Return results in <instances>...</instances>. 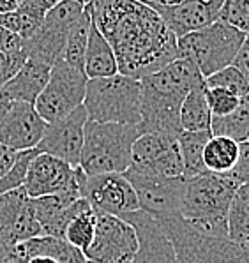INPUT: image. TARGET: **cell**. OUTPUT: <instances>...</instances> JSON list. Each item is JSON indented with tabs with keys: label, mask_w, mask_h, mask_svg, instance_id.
<instances>
[{
	"label": "cell",
	"mask_w": 249,
	"mask_h": 263,
	"mask_svg": "<svg viewBox=\"0 0 249 263\" xmlns=\"http://www.w3.org/2000/svg\"><path fill=\"white\" fill-rule=\"evenodd\" d=\"M85 7L110 43L120 74L142 80L179 59L174 32L142 0H90Z\"/></svg>",
	"instance_id": "6da1fadb"
},
{
	"label": "cell",
	"mask_w": 249,
	"mask_h": 263,
	"mask_svg": "<svg viewBox=\"0 0 249 263\" xmlns=\"http://www.w3.org/2000/svg\"><path fill=\"white\" fill-rule=\"evenodd\" d=\"M142 82V119L140 135L179 136L182 133L179 111L184 97L191 90L205 85V78L186 59H175L159 71L140 80Z\"/></svg>",
	"instance_id": "7a4b0ae2"
},
{
	"label": "cell",
	"mask_w": 249,
	"mask_h": 263,
	"mask_svg": "<svg viewBox=\"0 0 249 263\" xmlns=\"http://www.w3.org/2000/svg\"><path fill=\"white\" fill-rule=\"evenodd\" d=\"M239 185L230 173L205 172L186 179L179 216L200 233L226 237L228 207Z\"/></svg>",
	"instance_id": "3957f363"
},
{
	"label": "cell",
	"mask_w": 249,
	"mask_h": 263,
	"mask_svg": "<svg viewBox=\"0 0 249 263\" xmlns=\"http://www.w3.org/2000/svg\"><path fill=\"white\" fill-rule=\"evenodd\" d=\"M83 108L92 122L138 125L142 119V82L120 72L88 80Z\"/></svg>",
	"instance_id": "277c9868"
},
{
	"label": "cell",
	"mask_w": 249,
	"mask_h": 263,
	"mask_svg": "<svg viewBox=\"0 0 249 263\" xmlns=\"http://www.w3.org/2000/svg\"><path fill=\"white\" fill-rule=\"evenodd\" d=\"M138 136V125L101 124L87 120L78 166L87 177L124 173L131 166L132 143Z\"/></svg>",
	"instance_id": "5b68a950"
},
{
	"label": "cell",
	"mask_w": 249,
	"mask_h": 263,
	"mask_svg": "<svg viewBox=\"0 0 249 263\" xmlns=\"http://www.w3.org/2000/svg\"><path fill=\"white\" fill-rule=\"evenodd\" d=\"M158 221L174 246L177 263H249V248L228 237L200 233L179 214H168Z\"/></svg>",
	"instance_id": "8992f818"
},
{
	"label": "cell",
	"mask_w": 249,
	"mask_h": 263,
	"mask_svg": "<svg viewBox=\"0 0 249 263\" xmlns=\"http://www.w3.org/2000/svg\"><path fill=\"white\" fill-rule=\"evenodd\" d=\"M244 39L246 34L239 28L214 22L202 30L177 39V53L179 59L189 60L203 78H208L214 72L232 66Z\"/></svg>",
	"instance_id": "52a82bcc"
},
{
	"label": "cell",
	"mask_w": 249,
	"mask_h": 263,
	"mask_svg": "<svg viewBox=\"0 0 249 263\" xmlns=\"http://www.w3.org/2000/svg\"><path fill=\"white\" fill-rule=\"evenodd\" d=\"M88 78L85 72L64 62L51 66L46 87L35 99L34 108L46 124L57 122L83 104Z\"/></svg>",
	"instance_id": "ba28073f"
},
{
	"label": "cell",
	"mask_w": 249,
	"mask_h": 263,
	"mask_svg": "<svg viewBox=\"0 0 249 263\" xmlns=\"http://www.w3.org/2000/svg\"><path fill=\"white\" fill-rule=\"evenodd\" d=\"M83 9L85 6L74 0H62L51 6L39 30L30 39L23 41V51L27 59L39 60L48 66H53L57 60L62 59L69 30L83 13Z\"/></svg>",
	"instance_id": "9c48e42d"
},
{
	"label": "cell",
	"mask_w": 249,
	"mask_h": 263,
	"mask_svg": "<svg viewBox=\"0 0 249 263\" xmlns=\"http://www.w3.org/2000/svg\"><path fill=\"white\" fill-rule=\"evenodd\" d=\"M83 179L85 173L80 166H71L50 154L35 152L27 168L22 187L30 198L62 193H78L82 196Z\"/></svg>",
	"instance_id": "30bf717a"
},
{
	"label": "cell",
	"mask_w": 249,
	"mask_h": 263,
	"mask_svg": "<svg viewBox=\"0 0 249 263\" xmlns=\"http://www.w3.org/2000/svg\"><path fill=\"white\" fill-rule=\"evenodd\" d=\"M138 251L135 228L122 217L95 214V233L85 258L95 263H131Z\"/></svg>",
	"instance_id": "8fae6325"
},
{
	"label": "cell",
	"mask_w": 249,
	"mask_h": 263,
	"mask_svg": "<svg viewBox=\"0 0 249 263\" xmlns=\"http://www.w3.org/2000/svg\"><path fill=\"white\" fill-rule=\"evenodd\" d=\"M82 198L95 214L124 217L140 210L138 198L124 173H103L83 179Z\"/></svg>",
	"instance_id": "7c38bea8"
},
{
	"label": "cell",
	"mask_w": 249,
	"mask_h": 263,
	"mask_svg": "<svg viewBox=\"0 0 249 263\" xmlns=\"http://www.w3.org/2000/svg\"><path fill=\"white\" fill-rule=\"evenodd\" d=\"M131 170L158 177H184L177 136L143 133L132 143Z\"/></svg>",
	"instance_id": "4fadbf2b"
},
{
	"label": "cell",
	"mask_w": 249,
	"mask_h": 263,
	"mask_svg": "<svg viewBox=\"0 0 249 263\" xmlns=\"http://www.w3.org/2000/svg\"><path fill=\"white\" fill-rule=\"evenodd\" d=\"M124 177L129 180L138 198L140 210L150 214L152 217H163L168 214H179L182 201L186 179L184 177H158L140 173L127 168Z\"/></svg>",
	"instance_id": "5bb4252c"
},
{
	"label": "cell",
	"mask_w": 249,
	"mask_h": 263,
	"mask_svg": "<svg viewBox=\"0 0 249 263\" xmlns=\"http://www.w3.org/2000/svg\"><path fill=\"white\" fill-rule=\"evenodd\" d=\"M87 120V111L82 104L64 119L48 124L43 140L39 141L35 151L50 154V156L57 157V159L71 164V166H78L83 148Z\"/></svg>",
	"instance_id": "9a60e30c"
},
{
	"label": "cell",
	"mask_w": 249,
	"mask_h": 263,
	"mask_svg": "<svg viewBox=\"0 0 249 263\" xmlns=\"http://www.w3.org/2000/svg\"><path fill=\"white\" fill-rule=\"evenodd\" d=\"M41 235V226L34 216L32 198L23 187L0 194V238L9 246L22 244Z\"/></svg>",
	"instance_id": "2e32d148"
},
{
	"label": "cell",
	"mask_w": 249,
	"mask_h": 263,
	"mask_svg": "<svg viewBox=\"0 0 249 263\" xmlns=\"http://www.w3.org/2000/svg\"><path fill=\"white\" fill-rule=\"evenodd\" d=\"M46 125L34 104L11 103L9 110L0 119V143L16 152L35 151Z\"/></svg>",
	"instance_id": "e0dca14e"
},
{
	"label": "cell",
	"mask_w": 249,
	"mask_h": 263,
	"mask_svg": "<svg viewBox=\"0 0 249 263\" xmlns=\"http://www.w3.org/2000/svg\"><path fill=\"white\" fill-rule=\"evenodd\" d=\"M122 219L129 222L138 237V251L131 263H177L174 246L156 217L136 210Z\"/></svg>",
	"instance_id": "ac0fdd59"
},
{
	"label": "cell",
	"mask_w": 249,
	"mask_h": 263,
	"mask_svg": "<svg viewBox=\"0 0 249 263\" xmlns=\"http://www.w3.org/2000/svg\"><path fill=\"white\" fill-rule=\"evenodd\" d=\"M156 11L177 39L212 25L219 16V11L212 9L203 0H180L174 6L156 7Z\"/></svg>",
	"instance_id": "d6986e66"
},
{
	"label": "cell",
	"mask_w": 249,
	"mask_h": 263,
	"mask_svg": "<svg viewBox=\"0 0 249 263\" xmlns=\"http://www.w3.org/2000/svg\"><path fill=\"white\" fill-rule=\"evenodd\" d=\"M50 71L51 66H48V64H43L34 59H27L18 72L4 85L0 96L9 99L11 103L34 104L39 94L43 92V88L46 87Z\"/></svg>",
	"instance_id": "ffe728a7"
},
{
	"label": "cell",
	"mask_w": 249,
	"mask_h": 263,
	"mask_svg": "<svg viewBox=\"0 0 249 263\" xmlns=\"http://www.w3.org/2000/svg\"><path fill=\"white\" fill-rule=\"evenodd\" d=\"M50 7L51 4L48 0H22L14 11L0 14V25L16 34L22 41H27L39 30Z\"/></svg>",
	"instance_id": "44dd1931"
},
{
	"label": "cell",
	"mask_w": 249,
	"mask_h": 263,
	"mask_svg": "<svg viewBox=\"0 0 249 263\" xmlns=\"http://www.w3.org/2000/svg\"><path fill=\"white\" fill-rule=\"evenodd\" d=\"M83 72L88 80L108 78V76H113L119 72L117 59H115L110 43L94 25H90V32H88V43L85 59H83Z\"/></svg>",
	"instance_id": "7402d4cb"
},
{
	"label": "cell",
	"mask_w": 249,
	"mask_h": 263,
	"mask_svg": "<svg viewBox=\"0 0 249 263\" xmlns=\"http://www.w3.org/2000/svg\"><path fill=\"white\" fill-rule=\"evenodd\" d=\"M212 113L205 99V85L184 97L179 111L180 129L186 133H210Z\"/></svg>",
	"instance_id": "603a6c76"
},
{
	"label": "cell",
	"mask_w": 249,
	"mask_h": 263,
	"mask_svg": "<svg viewBox=\"0 0 249 263\" xmlns=\"http://www.w3.org/2000/svg\"><path fill=\"white\" fill-rule=\"evenodd\" d=\"M240 154V143L226 136H210L203 148V166L210 173H230Z\"/></svg>",
	"instance_id": "cb8c5ba5"
},
{
	"label": "cell",
	"mask_w": 249,
	"mask_h": 263,
	"mask_svg": "<svg viewBox=\"0 0 249 263\" xmlns=\"http://www.w3.org/2000/svg\"><path fill=\"white\" fill-rule=\"evenodd\" d=\"M226 237L242 248H249V184H240L230 201Z\"/></svg>",
	"instance_id": "d4e9b609"
},
{
	"label": "cell",
	"mask_w": 249,
	"mask_h": 263,
	"mask_svg": "<svg viewBox=\"0 0 249 263\" xmlns=\"http://www.w3.org/2000/svg\"><path fill=\"white\" fill-rule=\"evenodd\" d=\"M80 198L82 196L78 193H62L32 198V209H34L35 219L41 226V235L53 237V230L57 226L62 212Z\"/></svg>",
	"instance_id": "484cf974"
},
{
	"label": "cell",
	"mask_w": 249,
	"mask_h": 263,
	"mask_svg": "<svg viewBox=\"0 0 249 263\" xmlns=\"http://www.w3.org/2000/svg\"><path fill=\"white\" fill-rule=\"evenodd\" d=\"M210 133H186L182 131L177 136L179 141V151L182 157L184 166V179L202 175L207 170L203 166V148H205Z\"/></svg>",
	"instance_id": "4316f807"
},
{
	"label": "cell",
	"mask_w": 249,
	"mask_h": 263,
	"mask_svg": "<svg viewBox=\"0 0 249 263\" xmlns=\"http://www.w3.org/2000/svg\"><path fill=\"white\" fill-rule=\"evenodd\" d=\"M212 136H226L239 143L249 138V96L240 101L239 108L224 117H212L210 120Z\"/></svg>",
	"instance_id": "83f0119b"
},
{
	"label": "cell",
	"mask_w": 249,
	"mask_h": 263,
	"mask_svg": "<svg viewBox=\"0 0 249 263\" xmlns=\"http://www.w3.org/2000/svg\"><path fill=\"white\" fill-rule=\"evenodd\" d=\"M90 13L85 7L83 13L80 14V18L76 20V23L71 27L69 35H67L66 48H64L62 60L67 62L69 66L76 67V69L83 71V59H85V50L88 43V32H90Z\"/></svg>",
	"instance_id": "f1b7e54d"
},
{
	"label": "cell",
	"mask_w": 249,
	"mask_h": 263,
	"mask_svg": "<svg viewBox=\"0 0 249 263\" xmlns=\"http://www.w3.org/2000/svg\"><path fill=\"white\" fill-rule=\"evenodd\" d=\"M95 233V212L92 209H87L73 217L64 232V240L71 244L73 248L85 251L92 244V238Z\"/></svg>",
	"instance_id": "f546056e"
},
{
	"label": "cell",
	"mask_w": 249,
	"mask_h": 263,
	"mask_svg": "<svg viewBox=\"0 0 249 263\" xmlns=\"http://www.w3.org/2000/svg\"><path fill=\"white\" fill-rule=\"evenodd\" d=\"M205 87L226 88V90H230L232 94H235L237 97H240V99L249 96L247 82L234 66L224 67V69H221L218 72H214V74H210L208 78H205Z\"/></svg>",
	"instance_id": "4dcf8cb0"
},
{
	"label": "cell",
	"mask_w": 249,
	"mask_h": 263,
	"mask_svg": "<svg viewBox=\"0 0 249 263\" xmlns=\"http://www.w3.org/2000/svg\"><path fill=\"white\" fill-rule=\"evenodd\" d=\"M218 22L239 28L247 34L249 30V0H224L219 11Z\"/></svg>",
	"instance_id": "1f68e13d"
},
{
	"label": "cell",
	"mask_w": 249,
	"mask_h": 263,
	"mask_svg": "<svg viewBox=\"0 0 249 263\" xmlns=\"http://www.w3.org/2000/svg\"><path fill=\"white\" fill-rule=\"evenodd\" d=\"M205 99L208 104L212 117H224L230 115L232 111H235L240 104V97L232 94L226 88L219 87H205Z\"/></svg>",
	"instance_id": "d6a6232c"
},
{
	"label": "cell",
	"mask_w": 249,
	"mask_h": 263,
	"mask_svg": "<svg viewBox=\"0 0 249 263\" xmlns=\"http://www.w3.org/2000/svg\"><path fill=\"white\" fill-rule=\"evenodd\" d=\"M37 151H27L22 152L18 157V161L14 163V166L9 170L4 177H0V194L7 193V191H13L16 187H22L23 180H25V173L27 168L30 164V159L35 156Z\"/></svg>",
	"instance_id": "836d02e7"
},
{
	"label": "cell",
	"mask_w": 249,
	"mask_h": 263,
	"mask_svg": "<svg viewBox=\"0 0 249 263\" xmlns=\"http://www.w3.org/2000/svg\"><path fill=\"white\" fill-rule=\"evenodd\" d=\"M25 60H27V55L23 50L13 51V53H4V51H0V90H2L4 85L18 72L20 67L25 64Z\"/></svg>",
	"instance_id": "e575fe53"
},
{
	"label": "cell",
	"mask_w": 249,
	"mask_h": 263,
	"mask_svg": "<svg viewBox=\"0 0 249 263\" xmlns=\"http://www.w3.org/2000/svg\"><path fill=\"white\" fill-rule=\"evenodd\" d=\"M230 175L239 184H249V140L240 143V154L235 168L230 172Z\"/></svg>",
	"instance_id": "d590c367"
},
{
	"label": "cell",
	"mask_w": 249,
	"mask_h": 263,
	"mask_svg": "<svg viewBox=\"0 0 249 263\" xmlns=\"http://www.w3.org/2000/svg\"><path fill=\"white\" fill-rule=\"evenodd\" d=\"M232 66L244 76V80H246L249 85V35H246L244 43L240 44V48H239V51H237Z\"/></svg>",
	"instance_id": "8d00e7d4"
},
{
	"label": "cell",
	"mask_w": 249,
	"mask_h": 263,
	"mask_svg": "<svg viewBox=\"0 0 249 263\" xmlns=\"http://www.w3.org/2000/svg\"><path fill=\"white\" fill-rule=\"evenodd\" d=\"M23 50V41L11 30L0 25V51L4 53H13V51Z\"/></svg>",
	"instance_id": "74e56055"
},
{
	"label": "cell",
	"mask_w": 249,
	"mask_h": 263,
	"mask_svg": "<svg viewBox=\"0 0 249 263\" xmlns=\"http://www.w3.org/2000/svg\"><path fill=\"white\" fill-rule=\"evenodd\" d=\"M20 154L22 152L11 151V148H7L6 145L0 143V177H4L11 168L14 166V163L18 161Z\"/></svg>",
	"instance_id": "f35d334b"
},
{
	"label": "cell",
	"mask_w": 249,
	"mask_h": 263,
	"mask_svg": "<svg viewBox=\"0 0 249 263\" xmlns=\"http://www.w3.org/2000/svg\"><path fill=\"white\" fill-rule=\"evenodd\" d=\"M22 4V0H0V14H6L14 11Z\"/></svg>",
	"instance_id": "ab89813d"
},
{
	"label": "cell",
	"mask_w": 249,
	"mask_h": 263,
	"mask_svg": "<svg viewBox=\"0 0 249 263\" xmlns=\"http://www.w3.org/2000/svg\"><path fill=\"white\" fill-rule=\"evenodd\" d=\"M13 248H14V246H9L7 242H4L2 238H0V261H2L4 258L7 256V254H9V251L13 249Z\"/></svg>",
	"instance_id": "60d3db41"
},
{
	"label": "cell",
	"mask_w": 249,
	"mask_h": 263,
	"mask_svg": "<svg viewBox=\"0 0 249 263\" xmlns=\"http://www.w3.org/2000/svg\"><path fill=\"white\" fill-rule=\"evenodd\" d=\"M9 106H11V101H9V99H6V97L0 96V119L4 117V113L9 110Z\"/></svg>",
	"instance_id": "b9f144b4"
},
{
	"label": "cell",
	"mask_w": 249,
	"mask_h": 263,
	"mask_svg": "<svg viewBox=\"0 0 249 263\" xmlns=\"http://www.w3.org/2000/svg\"><path fill=\"white\" fill-rule=\"evenodd\" d=\"M29 263H57L53 258H46V256H35V258H30Z\"/></svg>",
	"instance_id": "7bdbcfd3"
},
{
	"label": "cell",
	"mask_w": 249,
	"mask_h": 263,
	"mask_svg": "<svg viewBox=\"0 0 249 263\" xmlns=\"http://www.w3.org/2000/svg\"><path fill=\"white\" fill-rule=\"evenodd\" d=\"M74 2L82 4V6H88V4H90V0H74Z\"/></svg>",
	"instance_id": "ee69618b"
},
{
	"label": "cell",
	"mask_w": 249,
	"mask_h": 263,
	"mask_svg": "<svg viewBox=\"0 0 249 263\" xmlns=\"http://www.w3.org/2000/svg\"><path fill=\"white\" fill-rule=\"evenodd\" d=\"M48 2L51 4V6H55V4H59V2H62V0H48Z\"/></svg>",
	"instance_id": "f6af8a7d"
},
{
	"label": "cell",
	"mask_w": 249,
	"mask_h": 263,
	"mask_svg": "<svg viewBox=\"0 0 249 263\" xmlns=\"http://www.w3.org/2000/svg\"><path fill=\"white\" fill-rule=\"evenodd\" d=\"M87 263H95V261H88V260H87Z\"/></svg>",
	"instance_id": "bcb514c9"
},
{
	"label": "cell",
	"mask_w": 249,
	"mask_h": 263,
	"mask_svg": "<svg viewBox=\"0 0 249 263\" xmlns=\"http://www.w3.org/2000/svg\"><path fill=\"white\" fill-rule=\"evenodd\" d=\"M246 35H249V30H247V34H246Z\"/></svg>",
	"instance_id": "7dc6e473"
}]
</instances>
